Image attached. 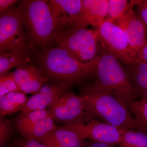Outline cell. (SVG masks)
<instances>
[{"mask_svg": "<svg viewBox=\"0 0 147 147\" xmlns=\"http://www.w3.org/2000/svg\"><path fill=\"white\" fill-rule=\"evenodd\" d=\"M128 108L137 122L147 130V96L131 102Z\"/></svg>", "mask_w": 147, "mask_h": 147, "instance_id": "cell-22", "label": "cell"}, {"mask_svg": "<svg viewBox=\"0 0 147 147\" xmlns=\"http://www.w3.org/2000/svg\"><path fill=\"white\" fill-rule=\"evenodd\" d=\"M54 40L82 63L93 61L101 50L95 30L88 26L76 25L55 32Z\"/></svg>", "mask_w": 147, "mask_h": 147, "instance_id": "cell-5", "label": "cell"}, {"mask_svg": "<svg viewBox=\"0 0 147 147\" xmlns=\"http://www.w3.org/2000/svg\"><path fill=\"white\" fill-rule=\"evenodd\" d=\"M12 92H22L12 76V73H6L0 77V96Z\"/></svg>", "mask_w": 147, "mask_h": 147, "instance_id": "cell-24", "label": "cell"}, {"mask_svg": "<svg viewBox=\"0 0 147 147\" xmlns=\"http://www.w3.org/2000/svg\"><path fill=\"white\" fill-rule=\"evenodd\" d=\"M37 140L50 147H84L86 141L76 131L63 125Z\"/></svg>", "mask_w": 147, "mask_h": 147, "instance_id": "cell-13", "label": "cell"}, {"mask_svg": "<svg viewBox=\"0 0 147 147\" xmlns=\"http://www.w3.org/2000/svg\"><path fill=\"white\" fill-rule=\"evenodd\" d=\"M59 127L55 124L53 117L50 116L18 131L24 139H38Z\"/></svg>", "mask_w": 147, "mask_h": 147, "instance_id": "cell-16", "label": "cell"}, {"mask_svg": "<svg viewBox=\"0 0 147 147\" xmlns=\"http://www.w3.org/2000/svg\"><path fill=\"white\" fill-rule=\"evenodd\" d=\"M5 96L11 102L25 107L29 99L26 96V94L22 92H10Z\"/></svg>", "mask_w": 147, "mask_h": 147, "instance_id": "cell-28", "label": "cell"}, {"mask_svg": "<svg viewBox=\"0 0 147 147\" xmlns=\"http://www.w3.org/2000/svg\"><path fill=\"white\" fill-rule=\"evenodd\" d=\"M94 74V85L111 93L126 108L140 98L128 71L117 58L102 47L96 59Z\"/></svg>", "mask_w": 147, "mask_h": 147, "instance_id": "cell-2", "label": "cell"}, {"mask_svg": "<svg viewBox=\"0 0 147 147\" xmlns=\"http://www.w3.org/2000/svg\"><path fill=\"white\" fill-rule=\"evenodd\" d=\"M25 107L11 102L5 95L0 96V115H9L19 111L22 112Z\"/></svg>", "mask_w": 147, "mask_h": 147, "instance_id": "cell-26", "label": "cell"}, {"mask_svg": "<svg viewBox=\"0 0 147 147\" xmlns=\"http://www.w3.org/2000/svg\"><path fill=\"white\" fill-rule=\"evenodd\" d=\"M39 61L48 77L61 83L74 85L94 74L96 59L81 62L65 48L58 46L43 50Z\"/></svg>", "mask_w": 147, "mask_h": 147, "instance_id": "cell-3", "label": "cell"}, {"mask_svg": "<svg viewBox=\"0 0 147 147\" xmlns=\"http://www.w3.org/2000/svg\"><path fill=\"white\" fill-rule=\"evenodd\" d=\"M55 121L65 125L81 122L89 117L84 108H75L63 105L57 102L48 109Z\"/></svg>", "mask_w": 147, "mask_h": 147, "instance_id": "cell-15", "label": "cell"}, {"mask_svg": "<svg viewBox=\"0 0 147 147\" xmlns=\"http://www.w3.org/2000/svg\"><path fill=\"white\" fill-rule=\"evenodd\" d=\"M135 62L147 63V39L144 45L137 55Z\"/></svg>", "mask_w": 147, "mask_h": 147, "instance_id": "cell-30", "label": "cell"}, {"mask_svg": "<svg viewBox=\"0 0 147 147\" xmlns=\"http://www.w3.org/2000/svg\"><path fill=\"white\" fill-rule=\"evenodd\" d=\"M18 9L32 41L45 47L54 39L56 26L48 1H21Z\"/></svg>", "mask_w": 147, "mask_h": 147, "instance_id": "cell-4", "label": "cell"}, {"mask_svg": "<svg viewBox=\"0 0 147 147\" xmlns=\"http://www.w3.org/2000/svg\"><path fill=\"white\" fill-rule=\"evenodd\" d=\"M16 126L12 121L5 116L0 115V147H4L13 136Z\"/></svg>", "mask_w": 147, "mask_h": 147, "instance_id": "cell-23", "label": "cell"}, {"mask_svg": "<svg viewBox=\"0 0 147 147\" xmlns=\"http://www.w3.org/2000/svg\"><path fill=\"white\" fill-rule=\"evenodd\" d=\"M30 56L26 49L1 54L0 56V75L8 72L10 69L30 61Z\"/></svg>", "mask_w": 147, "mask_h": 147, "instance_id": "cell-17", "label": "cell"}, {"mask_svg": "<svg viewBox=\"0 0 147 147\" xmlns=\"http://www.w3.org/2000/svg\"><path fill=\"white\" fill-rule=\"evenodd\" d=\"M102 49L128 65L136 61L126 36L122 30L114 22L105 20L95 29Z\"/></svg>", "mask_w": 147, "mask_h": 147, "instance_id": "cell-7", "label": "cell"}, {"mask_svg": "<svg viewBox=\"0 0 147 147\" xmlns=\"http://www.w3.org/2000/svg\"><path fill=\"white\" fill-rule=\"evenodd\" d=\"M56 31L76 26L83 13L82 0H51L48 1Z\"/></svg>", "mask_w": 147, "mask_h": 147, "instance_id": "cell-10", "label": "cell"}, {"mask_svg": "<svg viewBox=\"0 0 147 147\" xmlns=\"http://www.w3.org/2000/svg\"><path fill=\"white\" fill-rule=\"evenodd\" d=\"M10 147H14V145H13V144L11 145Z\"/></svg>", "mask_w": 147, "mask_h": 147, "instance_id": "cell-33", "label": "cell"}, {"mask_svg": "<svg viewBox=\"0 0 147 147\" xmlns=\"http://www.w3.org/2000/svg\"><path fill=\"white\" fill-rule=\"evenodd\" d=\"M136 13L144 26L147 34V0L136 1Z\"/></svg>", "mask_w": 147, "mask_h": 147, "instance_id": "cell-27", "label": "cell"}, {"mask_svg": "<svg viewBox=\"0 0 147 147\" xmlns=\"http://www.w3.org/2000/svg\"><path fill=\"white\" fill-rule=\"evenodd\" d=\"M118 147H147V133L136 129H127Z\"/></svg>", "mask_w": 147, "mask_h": 147, "instance_id": "cell-20", "label": "cell"}, {"mask_svg": "<svg viewBox=\"0 0 147 147\" xmlns=\"http://www.w3.org/2000/svg\"><path fill=\"white\" fill-rule=\"evenodd\" d=\"M57 102L68 107L84 108L85 110V102L82 95H76L72 92L66 93Z\"/></svg>", "mask_w": 147, "mask_h": 147, "instance_id": "cell-25", "label": "cell"}, {"mask_svg": "<svg viewBox=\"0 0 147 147\" xmlns=\"http://www.w3.org/2000/svg\"><path fill=\"white\" fill-rule=\"evenodd\" d=\"M11 73L21 91L26 94H36L47 81L34 67L27 64L18 66Z\"/></svg>", "mask_w": 147, "mask_h": 147, "instance_id": "cell-12", "label": "cell"}, {"mask_svg": "<svg viewBox=\"0 0 147 147\" xmlns=\"http://www.w3.org/2000/svg\"><path fill=\"white\" fill-rule=\"evenodd\" d=\"M63 125L76 131L86 140L115 145L118 144L127 130L90 117L84 121Z\"/></svg>", "mask_w": 147, "mask_h": 147, "instance_id": "cell-8", "label": "cell"}, {"mask_svg": "<svg viewBox=\"0 0 147 147\" xmlns=\"http://www.w3.org/2000/svg\"><path fill=\"white\" fill-rule=\"evenodd\" d=\"M73 84L67 83L47 84L43 85L39 91L29 98L21 113L37 110H46L56 103L63 94L68 92Z\"/></svg>", "mask_w": 147, "mask_h": 147, "instance_id": "cell-11", "label": "cell"}, {"mask_svg": "<svg viewBox=\"0 0 147 147\" xmlns=\"http://www.w3.org/2000/svg\"><path fill=\"white\" fill-rule=\"evenodd\" d=\"M51 116L50 110H37L26 113H21L13 119L12 121L16 126L17 131L28 127L36 123Z\"/></svg>", "mask_w": 147, "mask_h": 147, "instance_id": "cell-19", "label": "cell"}, {"mask_svg": "<svg viewBox=\"0 0 147 147\" xmlns=\"http://www.w3.org/2000/svg\"><path fill=\"white\" fill-rule=\"evenodd\" d=\"M14 147H50L37 139H23L16 140L13 144Z\"/></svg>", "mask_w": 147, "mask_h": 147, "instance_id": "cell-29", "label": "cell"}, {"mask_svg": "<svg viewBox=\"0 0 147 147\" xmlns=\"http://www.w3.org/2000/svg\"><path fill=\"white\" fill-rule=\"evenodd\" d=\"M117 145L109 144L100 143V142H94L90 140L87 141L86 140L84 147H117Z\"/></svg>", "mask_w": 147, "mask_h": 147, "instance_id": "cell-31", "label": "cell"}, {"mask_svg": "<svg viewBox=\"0 0 147 147\" xmlns=\"http://www.w3.org/2000/svg\"><path fill=\"white\" fill-rule=\"evenodd\" d=\"M17 2L16 0H0V11L7 10L9 7Z\"/></svg>", "mask_w": 147, "mask_h": 147, "instance_id": "cell-32", "label": "cell"}, {"mask_svg": "<svg viewBox=\"0 0 147 147\" xmlns=\"http://www.w3.org/2000/svg\"><path fill=\"white\" fill-rule=\"evenodd\" d=\"M24 19L18 9L1 12L0 52L1 54L26 49Z\"/></svg>", "mask_w": 147, "mask_h": 147, "instance_id": "cell-6", "label": "cell"}, {"mask_svg": "<svg viewBox=\"0 0 147 147\" xmlns=\"http://www.w3.org/2000/svg\"><path fill=\"white\" fill-rule=\"evenodd\" d=\"M131 1L108 0L107 17L105 20L114 22L126 13L131 6Z\"/></svg>", "mask_w": 147, "mask_h": 147, "instance_id": "cell-21", "label": "cell"}, {"mask_svg": "<svg viewBox=\"0 0 147 147\" xmlns=\"http://www.w3.org/2000/svg\"><path fill=\"white\" fill-rule=\"evenodd\" d=\"M127 71L140 98L147 96V63L135 62Z\"/></svg>", "mask_w": 147, "mask_h": 147, "instance_id": "cell-18", "label": "cell"}, {"mask_svg": "<svg viewBox=\"0 0 147 147\" xmlns=\"http://www.w3.org/2000/svg\"><path fill=\"white\" fill-rule=\"evenodd\" d=\"M80 95L85 100L88 117L122 129H136L147 133L128 108L110 92L93 84L83 87Z\"/></svg>", "mask_w": 147, "mask_h": 147, "instance_id": "cell-1", "label": "cell"}, {"mask_svg": "<svg viewBox=\"0 0 147 147\" xmlns=\"http://www.w3.org/2000/svg\"><path fill=\"white\" fill-rule=\"evenodd\" d=\"M135 4L136 1H131V6L126 13L114 23L123 30L136 61L137 55L146 41L147 34L144 26L134 11Z\"/></svg>", "mask_w": 147, "mask_h": 147, "instance_id": "cell-9", "label": "cell"}, {"mask_svg": "<svg viewBox=\"0 0 147 147\" xmlns=\"http://www.w3.org/2000/svg\"><path fill=\"white\" fill-rule=\"evenodd\" d=\"M83 13L76 25H88L96 28L102 24L107 17L108 0H82Z\"/></svg>", "mask_w": 147, "mask_h": 147, "instance_id": "cell-14", "label": "cell"}]
</instances>
